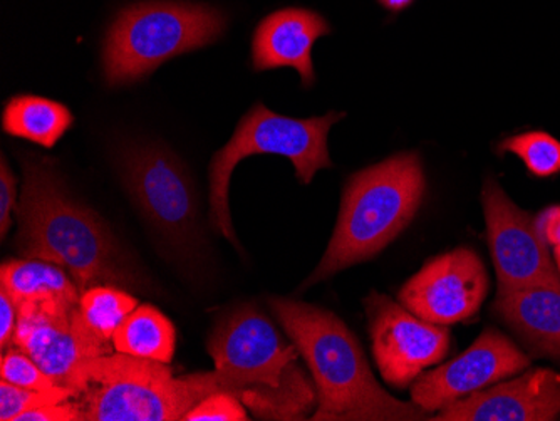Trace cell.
I'll list each match as a JSON object with an SVG mask.
<instances>
[{"label": "cell", "instance_id": "19", "mask_svg": "<svg viewBox=\"0 0 560 421\" xmlns=\"http://www.w3.org/2000/svg\"><path fill=\"white\" fill-rule=\"evenodd\" d=\"M74 116L68 106L43 96L19 94L11 97L2 113V128L11 137L24 138L44 148H52L72 127Z\"/></svg>", "mask_w": 560, "mask_h": 421}, {"label": "cell", "instance_id": "6", "mask_svg": "<svg viewBox=\"0 0 560 421\" xmlns=\"http://www.w3.org/2000/svg\"><path fill=\"white\" fill-rule=\"evenodd\" d=\"M346 113L330 112L316 118L295 119L276 115L257 103L237 125L231 141L210 163V224L238 247L229 209L232 172L242 160L254 155H280L291 160L301 184L313 182L319 169L330 168L327 135Z\"/></svg>", "mask_w": 560, "mask_h": 421}, {"label": "cell", "instance_id": "25", "mask_svg": "<svg viewBox=\"0 0 560 421\" xmlns=\"http://www.w3.org/2000/svg\"><path fill=\"white\" fill-rule=\"evenodd\" d=\"M244 404L232 393L219 391L195 405L185 421H247Z\"/></svg>", "mask_w": 560, "mask_h": 421}, {"label": "cell", "instance_id": "22", "mask_svg": "<svg viewBox=\"0 0 560 421\" xmlns=\"http://www.w3.org/2000/svg\"><path fill=\"white\" fill-rule=\"evenodd\" d=\"M499 152L517 155L534 177H553L560 173V141L546 131H528L506 138Z\"/></svg>", "mask_w": 560, "mask_h": 421}, {"label": "cell", "instance_id": "14", "mask_svg": "<svg viewBox=\"0 0 560 421\" xmlns=\"http://www.w3.org/2000/svg\"><path fill=\"white\" fill-rule=\"evenodd\" d=\"M560 414V375L534 370L521 378L453 401L433 420L550 421Z\"/></svg>", "mask_w": 560, "mask_h": 421}, {"label": "cell", "instance_id": "10", "mask_svg": "<svg viewBox=\"0 0 560 421\" xmlns=\"http://www.w3.org/2000/svg\"><path fill=\"white\" fill-rule=\"evenodd\" d=\"M490 253L495 264L499 292L537 284H560V276L530 213L518 209L493 178L481 190Z\"/></svg>", "mask_w": 560, "mask_h": 421}, {"label": "cell", "instance_id": "20", "mask_svg": "<svg viewBox=\"0 0 560 421\" xmlns=\"http://www.w3.org/2000/svg\"><path fill=\"white\" fill-rule=\"evenodd\" d=\"M176 332L172 320L150 304L138 306L113 336L118 353L170 364L175 356Z\"/></svg>", "mask_w": 560, "mask_h": 421}, {"label": "cell", "instance_id": "15", "mask_svg": "<svg viewBox=\"0 0 560 421\" xmlns=\"http://www.w3.org/2000/svg\"><path fill=\"white\" fill-rule=\"evenodd\" d=\"M330 33L329 22L310 9L289 8L272 12L260 21L252 39V65L256 71L292 68L302 84L316 81L313 47Z\"/></svg>", "mask_w": 560, "mask_h": 421}, {"label": "cell", "instance_id": "21", "mask_svg": "<svg viewBox=\"0 0 560 421\" xmlns=\"http://www.w3.org/2000/svg\"><path fill=\"white\" fill-rule=\"evenodd\" d=\"M80 307L86 325L103 341L113 344V336L137 309L138 300L115 285H94L81 295Z\"/></svg>", "mask_w": 560, "mask_h": 421}, {"label": "cell", "instance_id": "24", "mask_svg": "<svg viewBox=\"0 0 560 421\" xmlns=\"http://www.w3.org/2000/svg\"><path fill=\"white\" fill-rule=\"evenodd\" d=\"M0 376H2V382L21 386V388L50 389L58 386L44 373L43 367L30 354L24 353L21 348L14 344L2 351Z\"/></svg>", "mask_w": 560, "mask_h": 421}, {"label": "cell", "instance_id": "16", "mask_svg": "<svg viewBox=\"0 0 560 421\" xmlns=\"http://www.w3.org/2000/svg\"><path fill=\"white\" fill-rule=\"evenodd\" d=\"M493 311L536 356L560 361V284H537L497 294Z\"/></svg>", "mask_w": 560, "mask_h": 421}, {"label": "cell", "instance_id": "26", "mask_svg": "<svg viewBox=\"0 0 560 421\" xmlns=\"http://www.w3.org/2000/svg\"><path fill=\"white\" fill-rule=\"evenodd\" d=\"M15 177L8 162L2 156L0 163V237L4 238L11 231V212L15 209Z\"/></svg>", "mask_w": 560, "mask_h": 421}, {"label": "cell", "instance_id": "28", "mask_svg": "<svg viewBox=\"0 0 560 421\" xmlns=\"http://www.w3.org/2000/svg\"><path fill=\"white\" fill-rule=\"evenodd\" d=\"M19 311L18 306L12 303L8 292L0 289V346L2 351L12 344L15 328H18Z\"/></svg>", "mask_w": 560, "mask_h": 421}, {"label": "cell", "instance_id": "30", "mask_svg": "<svg viewBox=\"0 0 560 421\" xmlns=\"http://www.w3.org/2000/svg\"><path fill=\"white\" fill-rule=\"evenodd\" d=\"M413 2L415 0H380V4L392 12H399L402 9L410 8Z\"/></svg>", "mask_w": 560, "mask_h": 421}, {"label": "cell", "instance_id": "3", "mask_svg": "<svg viewBox=\"0 0 560 421\" xmlns=\"http://www.w3.org/2000/svg\"><path fill=\"white\" fill-rule=\"evenodd\" d=\"M427 180L418 153H398L354 173L342 191L341 212L329 247L304 288L373 259L417 215Z\"/></svg>", "mask_w": 560, "mask_h": 421}, {"label": "cell", "instance_id": "31", "mask_svg": "<svg viewBox=\"0 0 560 421\" xmlns=\"http://www.w3.org/2000/svg\"><path fill=\"white\" fill-rule=\"evenodd\" d=\"M553 254H556L557 266H559L560 270V245H557L556 249H553Z\"/></svg>", "mask_w": 560, "mask_h": 421}, {"label": "cell", "instance_id": "7", "mask_svg": "<svg viewBox=\"0 0 560 421\" xmlns=\"http://www.w3.org/2000/svg\"><path fill=\"white\" fill-rule=\"evenodd\" d=\"M122 180L143 215L173 244L188 247L198 235V203L184 163L162 147H135L122 155Z\"/></svg>", "mask_w": 560, "mask_h": 421}, {"label": "cell", "instance_id": "2", "mask_svg": "<svg viewBox=\"0 0 560 421\" xmlns=\"http://www.w3.org/2000/svg\"><path fill=\"white\" fill-rule=\"evenodd\" d=\"M270 309L310 366L317 388L311 420H423L417 404L396 400L377 385L363 348L336 314L273 297Z\"/></svg>", "mask_w": 560, "mask_h": 421}, {"label": "cell", "instance_id": "1", "mask_svg": "<svg viewBox=\"0 0 560 421\" xmlns=\"http://www.w3.org/2000/svg\"><path fill=\"white\" fill-rule=\"evenodd\" d=\"M21 200L15 207L19 254L65 267L81 295L94 285L140 289L141 281L108 225L66 190L52 162L22 160Z\"/></svg>", "mask_w": 560, "mask_h": 421}, {"label": "cell", "instance_id": "27", "mask_svg": "<svg viewBox=\"0 0 560 421\" xmlns=\"http://www.w3.org/2000/svg\"><path fill=\"white\" fill-rule=\"evenodd\" d=\"M18 421H81V413L74 400L44 405L36 410L22 413Z\"/></svg>", "mask_w": 560, "mask_h": 421}, {"label": "cell", "instance_id": "4", "mask_svg": "<svg viewBox=\"0 0 560 421\" xmlns=\"http://www.w3.org/2000/svg\"><path fill=\"white\" fill-rule=\"evenodd\" d=\"M81 421H178L217 391L212 373L175 378L168 364L112 353L81 364L72 383Z\"/></svg>", "mask_w": 560, "mask_h": 421}, {"label": "cell", "instance_id": "29", "mask_svg": "<svg viewBox=\"0 0 560 421\" xmlns=\"http://www.w3.org/2000/svg\"><path fill=\"white\" fill-rule=\"evenodd\" d=\"M537 227L546 242L552 244L553 247L560 245V206L550 207L546 212L540 213Z\"/></svg>", "mask_w": 560, "mask_h": 421}, {"label": "cell", "instance_id": "17", "mask_svg": "<svg viewBox=\"0 0 560 421\" xmlns=\"http://www.w3.org/2000/svg\"><path fill=\"white\" fill-rule=\"evenodd\" d=\"M0 284L18 307L46 301H81L80 288L72 276L65 267L47 260L24 257L5 260L0 269Z\"/></svg>", "mask_w": 560, "mask_h": 421}, {"label": "cell", "instance_id": "12", "mask_svg": "<svg viewBox=\"0 0 560 421\" xmlns=\"http://www.w3.org/2000/svg\"><path fill=\"white\" fill-rule=\"evenodd\" d=\"M489 291V278L480 257L470 249H456L424 264L402 285L399 303L433 325H455L470 319Z\"/></svg>", "mask_w": 560, "mask_h": 421}, {"label": "cell", "instance_id": "23", "mask_svg": "<svg viewBox=\"0 0 560 421\" xmlns=\"http://www.w3.org/2000/svg\"><path fill=\"white\" fill-rule=\"evenodd\" d=\"M74 391L65 386L50 389H27L11 383H0V420L18 421L22 413L36 410L44 405L72 400Z\"/></svg>", "mask_w": 560, "mask_h": 421}, {"label": "cell", "instance_id": "8", "mask_svg": "<svg viewBox=\"0 0 560 421\" xmlns=\"http://www.w3.org/2000/svg\"><path fill=\"white\" fill-rule=\"evenodd\" d=\"M217 391L237 395L256 385L277 386L282 371L298 360L294 342L288 344L262 313L245 306L217 326L209 339Z\"/></svg>", "mask_w": 560, "mask_h": 421}, {"label": "cell", "instance_id": "18", "mask_svg": "<svg viewBox=\"0 0 560 421\" xmlns=\"http://www.w3.org/2000/svg\"><path fill=\"white\" fill-rule=\"evenodd\" d=\"M314 386L295 360L282 371L279 385L250 386L235 396L259 420H305L317 405Z\"/></svg>", "mask_w": 560, "mask_h": 421}, {"label": "cell", "instance_id": "11", "mask_svg": "<svg viewBox=\"0 0 560 421\" xmlns=\"http://www.w3.org/2000/svg\"><path fill=\"white\" fill-rule=\"evenodd\" d=\"M373 354L381 376L395 388L417 382L421 371L440 363L450 350L446 326L433 325L399 306L388 295L371 292L364 301Z\"/></svg>", "mask_w": 560, "mask_h": 421}, {"label": "cell", "instance_id": "5", "mask_svg": "<svg viewBox=\"0 0 560 421\" xmlns=\"http://www.w3.org/2000/svg\"><path fill=\"white\" fill-rule=\"evenodd\" d=\"M219 9L153 0L126 8L113 22L103 49L109 86L137 83L176 56L219 39L225 30Z\"/></svg>", "mask_w": 560, "mask_h": 421}, {"label": "cell", "instance_id": "9", "mask_svg": "<svg viewBox=\"0 0 560 421\" xmlns=\"http://www.w3.org/2000/svg\"><path fill=\"white\" fill-rule=\"evenodd\" d=\"M80 303L46 301L19 306L12 338V344L30 354L56 385L69 389L81 364L112 354V342L103 341L86 325Z\"/></svg>", "mask_w": 560, "mask_h": 421}, {"label": "cell", "instance_id": "13", "mask_svg": "<svg viewBox=\"0 0 560 421\" xmlns=\"http://www.w3.org/2000/svg\"><path fill=\"white\" fill-rule=\"evenodd\" d=\"M527 366L528 358L511 339L497 329H486L464 354L418 376L411 398L431 414L486 386L517 375Z\"/></svg>", "mask_w": 560, "mask_h": 421}]
</instances>
